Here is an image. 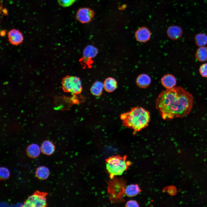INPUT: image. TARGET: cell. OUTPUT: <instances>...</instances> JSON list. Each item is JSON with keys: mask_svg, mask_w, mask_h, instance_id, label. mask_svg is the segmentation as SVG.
<instances>
[{"mask_svg": "<svg viewBox=\"0 0 207 207\" xmlns=\"http://www.w3.org/2000/svg\"><path fill=\"white\" fill-rule=\"evenodd\" d=\"M193 102L190 93L181 87H174L167 89L159 94L156 106L164 120H171L187 115L191 110Z\"/></svg>", "mask_w": 207, "mask_h": 207, "instance_id": "1", "label": "cell"}, {"mask_svg": "<svg viewBox=\"0 0 207 207\" xmlns=\"http://www.w3.org/2000/svg\"><path fill=\"white\" fill-rule=\"evenodd\" d=\"M120 118L123 126L133 130L135 135L137 132L145 128L150 119L149 112L141 107H135L127 112L122 114Z\"/></svg>", "mask_w": 207, "mask_h": 207, "instance_id": "2", "label": "cell"}, {"mask_svg": "<svg viewBox=\"0 0 207 207\" xmlns=\"http://www.w3.org/2000/svg\"><path fill=\"white\" fill-rule=\"evenodd\" d=\"M126 158V156L116 155L106 159V169L111 179L122 175L129 168L131 163Z\"/></svg>", "mask_w": 207, "mask_h": 207, "instance_id": "3", "label": "cell"}, {"mask_svg": "<svg viewBox=\"0 0 207 207\" xmlns=\"http://www.w3.org/2000/svg\"><path fill=\"white\" fill-rule=\"evenodd\" d=\"M62 84L64 92L75 95L80 94L82 91L81 81L77 76H66L62 78Z\"/></svg>", "mask_w": 207, "mask_h": 207, "instance_id": "4", "label": "cell"}, {"mask_svg": "<svg viewBox=\"0 0 207 207\" xmlns=\"http://www.w3.org/2000/svg\"><path fill=\"white\" fill-rule=\"evenodd\" d=\"M47 195L48 193L47 192L36 191L25 200L22 206L46 207L47 204L46 196Z\"/></svg>", "mask_w": 207, "mask_h": 207, "instance_id": "5", "label": "cell"}, {"mask_svg": "<svg viewBox=\"0 0 207 207\" xmlns=\"http://www.w3.org/2000/svg\"><path fill=\"white\" fill-rule=\"evenodd\" d=\"M94 16L93 11L88 8H82L77 12L76 19L80 22L85 23L89 22Z\"/></svg>", "mask_w": 207, "mask_h": 207, "instance_id": "6", "label": "cell"}, {"mask_svg": "<svg viewBox=\"0 0 207 207\" xmlns=\"http://www.w3.org/2000/svg\"><path fill=\"white\" fill-rule=\"evenodd\" d=\"M98 53V49L92 45L87 46L83 51V57L80 61L87 65L92 63L91 59L95 57Z\"/></svg>", "mask_w": 207, "mask_h": 207, "instance_id": "7", "label": "cell"}, {"mask_svg": "<svg viewBox=\"0 0 207 207\" xmlns=\"http://www.w3.org/2000/svg\"><path fill=\"white\" fill-rule=\"evenodd\" d=\"M23 39L22 34L18 30L13 29L8 33V41L13 45H16L20 44Z\"/></svg>", "mask_w": 207, "mask_h": 207, "instance_id": "8", "label": "cell"}, {"mask_svg": "<svg viewBox=\"0 0 207 207\" xmlns=\"http://www.w3.org/2000/svg\"><path fill=\"white\" fill-rule=\"evenodd\" d=\"M151 32L147 28H140L136 32L135 37L136 40L140 42L145 43L150 39Z\"/></svg>", "mask_w": 207, "mask_h": 207, "instance_id": "9", "label": "cell"}, {"mask_svg": "<svg viewBox=\"0 0 207 207\" xmlns=\"http://www.w3.org/2000/svg\"><path fill=\"white\" fill-rule=\"evenodd\" d=\"M161 81L162 85L166 89L174 87L177 83L175 77L173 75L170 74L164 75L162 78Z\"/></svg>", "mask_w": 207, "mask_h": 207, "instance_id": "10", "label": "cell"}, {"mask_svg": "<svg viewBox=\"0 0 207 207\" xmlns=\"http://www.w3.org/2000/svg\"><path fill=\"white\" fill-rule=\"evenodd\" d=\"M167 33L168 37L170 39L173 40H177L181 37L183 31L181 28L179 27L173 26L168 28Z\"/></svg>", "mask_w": 207, "mask_h": 207, "instance_id": "11", "label": "cell"}, {"mask_svg": "<svg viewBox=\"0 0 207 207\" xmlns=\"http://www.w3.org/2000/svg\"><path fill=\"white\" fill-rule=\"evenodd\" d=\"M151 79L147 74H142L139 75L137 78L136 83L139 87L145 88L147 87L150 84Z\"/></svg>", "mask_w": 207, "mask_h": 207, "instance_id": "12", "label": "cell"}, {"mask_svg": "<svg viewBox=\"0 0 207 207\" xmlns=\"http://www.w3.org/2000/svg\"><path fill=\"white\" fill-rule=\"evenodd\" d=\"M103 85L105 90L108 92L111 93L114 91L117 88V83L114 78L109 77L105 79Z\"/></svg>", "mask_w": 207, "mask_h": 207, "instance_id": "13", "label": "cell"}, {"mask_svg": "<svg viewBox=\"0 0 207 207\" xmlns=\"http://www.w3.org/2000/svg\"><path fill=\"white\" fill-rule=\"evenodd\" d=\"M55 146L51 141L45 140L43 142L40 147L42 153L47 156L51 155L55 150Z\"/></svg>", "mask_w": 207, "mask_h": 207, "instance_id": "14", "label": "cell"}, {"mask_svg": "<svg viewBox=\"0 0 207 207\" xmlns=\"http://www.w3.org/2000/svg\"><path fill=\"white\" fill-rule=\"evenodd\" d=\"M41 150V148L38 145L33 143L28 146L26 149V153L29 158H35L39 155Z\"/></svg>", "mask_w": 207, "mask_h": 207, "instance_id": "15", "label": "cell"}, {"mask_svg": "<svg viewBox=\"0 0 207 207\" xmlns=\"http://www.w3.org/2000/svg\"><path fill=\"white\" fill-rule=\"evenodd\" d=\"M141 190L137 184H132L127 186L124 189V193L128 197H132L138 195Z\"/></svg>", "mask_w": 207, "mask_h": 207, "instance_id": "16", "label": "cell"}, {"mask_svg": "<svg viewBox=\"0 0 207 207\" xmlns=\"http://www.w3.org/2000/svg\"><path fill=\"white\" fill-rule=\"evenodd\" d=\"M103 88V83L100 81H97L92 85L90 88V92L93 95L99 96L102 94Z\"/></svg>", "mask_w": 207, "mask_h": 207, "instance_id": "17", "label": "cell"}, {"mask_svg": "<svg viewBox=\"0 0 207 207\" xmlns=\"http://www.w3.org/2000/svg\"><path fill=\"white\" fill-rule=\"evenodd\" d=\"M36 177L41 180L47 179L49 175V170L48 168L45 166H42L38 167L35 172Z\"/></svg>", "mask_w": 207, "mask_h": 207, "instance_id": "18", "label": "cell"}, {"mask_svg": "<svg viewBox=\"0 0 207 207\" xmlns=\"http://www.w3.org/2000/svg\"><path fill=\"white\" fill-rule=\"evenodd\" d=\"M195 57L199 62H203L207 60V47H199L197 50Z\"/></svg>", "mask_w": 207, "mask_h": 207, "instance_id": "19", "label": "cell"}, {"mask_svg": "<svg viewBox=\"0 0 207 207\" xmlns=\"http://www.w3.org/2000/svg\"><path fill=\"white\" fill-rule=\"evenodd\" d=\"M195 42L199 47L205 46L207 44V35L204 33L198 34L195 37Z\"/></svg>", "mask_w": 207, "mask_h": 207, "instance_id": "20", "label": "cell"}, {"mask_svg": "<svg viewBox=\"0 0 207 207\" xmlns=\"http://www.w3.org/2000/svg\"><path fill=\"white\" fill-rule=\"evenodd\" d=\"M10 172L8 169L4 167H1L0 168V178L1 180L7 179L9 177Z\"/></svg>", "mask_w": 207, "mask_h": 207, "instance_id": "21", "label": "cell"}, {"mask_svg": "<svg viewBox=\"0 0 207 207\" xmlns=\"http://www.w3.org/2000/svg\"><path fill=\"white\" fill-rule=\"evenodd\" d=\"M76 0H58L60 5L63 7H68L72 5Z\"/></svg>", "mask_w": 207, "mask_h": 207, "instance_id": "22", "label": "cell"}, {"mask_svg": "<svg viewBox=\"0 0 207 207\" xmlns=\"http://www.w3.org/2000/svg\"><path fill=\"white\" fill-rule=\"evenodd\" d=\"M200 75L203 77H207V63L202 64L199 69Z\"/></svg>", "mask_w": 207, "mask_h": 207, "instance_id": "23", "label": "cell"}, {"mask_svg": "<svg viewBox=\"0 0 207 207\" xmlns=\"http://www.w3.org/2000/svg\"><path fill=\"white\" fill-rule=\"evenodd\" d=\"M125 206L130 207H139V204L136 201L133 200H130L128 201L125 204Z\"/></svg>", "mask_w": 207, "mask_h": 207, "instance_id": "24", "label": "cell"}, {"mask_svg": "<svg viewBox=\"0 0 207 207\" xmlns=\"http://www.w3.org/2000/svg\"><path fill=\"white\" fill-rule=\"evenodd\" d=\"M1 33H2L1 34V35L3 36L5 34V32L4 30H2V32H1Z\"/></svg>", "mask_w": 207, "mask_h": 207, "instance_id": "25", "label": "cell"}]
</instances>
